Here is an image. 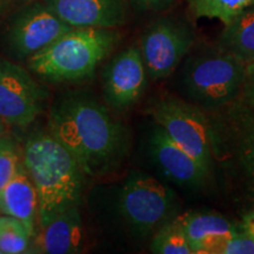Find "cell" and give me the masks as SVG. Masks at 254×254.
Instances as JSON below:
<instances>
[{
    "label": "cell",
    "instance_id": "17",
    "mask_svg": "<svg viewBox=\"0 0 254 254\" xmlns=\"http://www.w3.org/2000/svg\"><path fill=\"white\" fill-rule=\"evenodd\" d=\"M187 2L195 18L218 19L224 25L254 5V0H187Z\"/></svg>",
    "mask_w": 254,
    "mask_h": 254
},
{
    "label": "cell",
    "instance_id": "4",
    "mask_svg": "<svg viewBox=\"0 0 254 254\" xmlns=\"http://www.w3.org/2000/svg\"><path fill=\"white\" fill-rule=\"evenodd\" d=\"M246 64L219 49L187 60L183 84L190 99L206 107H218L243 88Z\"/></svg>",
    "mask_w": 254,
    "mask_h": 254
},
{
    "label": "cell",
    "instance_id": "22",
    "mask_svg": "<svg viewBox=\"0 0 254 254\" xmlns=\"http://www.w3.org/2000/svg\"><path fill=\"white\" fill-rule=\"evenodd\" d=\"M241 164L245 167L249 184L251 189H252V192L254 193V128L251 129L243 142Z\"/></svg>",
    "mask_w": 254,
    "mask_h": 254
},
{
    "label": "cell",
    "instance_id": "14",
    "mask_svg": "<svg viewBox=\"0 0 254 254\" xmlns=\"http://www.w3.org/2000/svg\"><path fill=\"white\" fill-rule=\"evenodd\" d=\"M84 226L79 207L63 212L46 226L37 239L38 253L74 254L84 250Z\"/></svg>",
    "mask_w": 254,
    "mask_h": 254
},
{
    "label": "cell",
    "instance_id": "21",
    "mask_svg": "<svg viewBox=\"0 0 254 254\" xmlns=\"http://www.w3.org/2000/svg\"><path fill=\"white\" fill-rule=\"evenodd\" d=\"M219 254H254V238L245 232H236L225 241Z\"/></svg>",
    "mask_w": 254,
    "mask_h": 254
},
{
    "label": "cell",
    "instance_id": "7",
    "mask_svg": "<svg viewBox=\"0 0 254 254\" xmlns=\"http://www.w3.org/2000/svg\"><path fill=\"white\" fill-rule=\"evenodd\" d=\"M46 88L26 69L0 58V120L6 125L27 127L43 112Z\"/></svg>",
    "mask_w": 254,
    "mask_h": 254
},
{
    "label": "cell",
    "instance_id": "11",
    "mask_svg": "<svg viewBox=\"0 0 254 254\" xmlns=\"http://www.w3.org/2000/svg\"><path fill=\"white\" fill-rule=\"evenodd\" d=\"M128 0H45L72 27L114 28L126 21Z\"/></svg>",
    "mask_w": 254,
    "mask_h": 254
},
{
    "label": "cell",
    "instance_id": "12",
    "mask_svg": "<svg viewBox=\"0 0 254 254\" xmlns=\"http://www.w3.org/2000/svg\"><path fill=\"white\" fill-rule=\"evenodd\" d=\"M150 151L165 176L178 185L198 186L207 177L208 171L176 144L158 125L151 134Z\"/></svg>",
    "mask_w": 254,
    "mask_h": 254
},
{
    "label": "cell",
    "instance_id": "16",
    "mask_svg": "<svg viewBox=\"0 0 254 254\" xmlns=\"http://www.w3.org/2000/svg\"><path fill=\"white\" fill-rule=\"evenodd\" d=\"M219 49L243 63L254 60V5L246 8L225 25Z\"/></svg>",
    "mask_w": 254,
    "mask_h": 254
},
{
    "label": "cell",
    "instance_id": "26",
    "mask_svg": "<svg viewBox=\"0 0 254 254\" xmlns=\"http://www.w3.org/2000/svg\"><path fill=\"white\" fill-rule=\"evenodd\" d=\"M5 138H6V133H5V128H4V123L0 120V142L4 140Z\"/></svg>",
    "mask_w": 254,
    "mask_h": 254
},
{
    "label": "cell",
    "instance_id": "1",
    "mask_svg": "<svg viewBox=\"0 0 254 254\" xmlns=\"http://www.w3.org/2000/svg\"><path fill=\"white\" fill-rule=\"evenodd\" d=\"M49 132L74 157L86 177L112 172L127 151L124 126L84 93L64 94L55 101Z\"/></svg>",
    "mask_w": 254,
    "mask_h": 254
},
{
    "label": "cell",
    "instance_id": "3",
    "mask_svg": "<svg viewBox=\"0 0 254 254\" xmlns=\"http://www.w3.org/2000/svg\"><path fill=\"white\" fill-rule=\"evenodd\" d=\"M118 43L112 28L73 27L51 45L28 58L30 68L53 82L84 80Z\"/></svg>",
    "mask_w": 254,
    "mask_h": 254
},
{
    "label": "cell",
    "instance_id": "8",
    "mask_svg": "<svg viewBox=\"0 0 254 254\" xmlns=\"http://www.w3.org/2000/svg\"><path fill=\"white\" fill-rule=\"evenodd\" d=\"M193 45V34L185 24L170 18L158 19L145 31L140 53L152 79L172 74Z\"/></svg>",
    "mask_w": 254,
    "mask_h": 254
},
{
    "label": "cell",
    "instance_id": "23",
    "mask_svg": "<svg viewBox=\"0 0 254 254\" xmlns=\"http://www.w3.org/2000/svg\"><path fill=\"white\" fill-rule=\"evenodd\" d=\"M245 99L251 106L254 107V60L246 64L245 79H244L243 88Z\"/></svg>",
    "mask_w": 254,
    "mask_h": 254
},
{
    "label": "cell",
    "instance_id": "5",
    "mask_svg": "<svg viewBox=\"0 0 254 254\" xmlns=\"http://www.w3.org/2000/svg\"><path fill=\"white\" fill-rule=\"evenodd\" d=\"M174 206L172 190L145 173L132 172L119 193L120 214L140 234L151 233L170 221Z\"/></svg>",
    "mask_w": 254,
    "mask_h": 254
},
{
    "label": "cell",
    "instance_id": "6",
    "mask_svg": "<svg viewBox=\"0 0 254 254\" xmlns=\"http://www.w3.org/2000/svg\"><path fill=\"white\" fill-rule=\"evenodd\" d=\"M148 112L172 140L209 171L212 165V134L205 117L194 107L174 98H159Z\"/></svg>",
    "mask_w": 254,
    "mask_h": 254
},
{
    "label": "cell",
    "instance_id": "13",
    "mask_svg": "<svg viewBox=\"0 0 254 254\" xmlns=\"http://www.w3.org/2000/svg\"><path fill=\"white\" fill-rule=\"evenodd\" d=\"M194 254H219L221 246L236 233L227 219L217 214L185 213L176 218Z\"/></svg>",
    "mask_w": 254,
    "mask_h": 254
},
{
    "label": "cell",
    "instance_id": "10",
    "mask_svg": "<svg viewBox=\"0 0 254 254\" xmlns=\"http://www.w3.org/2000/svg\"><path fill=\"white\" fill-rule=\"evenodd\" d=\"M146 74L138 47L129 46L114 57L104 74V93L110 106L118 111L133 106L145 90Z\"/></svg>",
    "mask_w": 254,
    "mask_h": 254
},
{
    "label": "cell",
    "instance_id": "28",
    "mask_svg": "<svg viewBox=\"0 0 254 254\" xmlns=\"http://www.w3.org/2000/svg\"><path fill=\"white\" fill-rule=\"evenodd\" d=\"M0 254H2V253H1V251H0Z\"/></svg>",
    "mask_w": 254,
    "mask_h": 254
},
{
    "label": "cell",
    "instance_id": "20",
    "mask_svg": "<svg viewBox=\"0 0 254 254\" xmlns=\"http://www.w3.org/2000/svg\"><path fill=\"white\" fill-rule=\"evenodd\" d=\"M20 164L17 148L6 136L0 142V190L15 176Z\"/></svg>",
    "mask_w": 254,
    "mask_h": 254
},
{
    "label": "cell",
    "instance_id": "19",
    "mask_svg": "<svg viewBox=\"0 0 254 254\" xmlns=\"http://www.w3.org/2000/svg\"><path fill=\"white\" fill-rule=\"evenodd\" d=\"M151 251L155 254H194L185 232L176 219L158 228L152 239Z\"/></svg>",
    "mask_w": 254,
    "mask_h": 254
},
{
    "label": "cell",
    "instance_id": "27",
    "mask_svg": "<svg viewBox=\"0 0 254 254\" xmlns=\"http://www.w3.org/2000/svg\"><path fill=\"white\" fill-rule=\"evenodd\" d=\"M26 1H32V0H26Z\"/></svg>",
    "mask_w": 254,
    "mask_h": 254
},
{
    "label": "cell",
    "instance_id": "15",
    "mask_svg": "<svg viewBox=\"0 0 254 254\" xmlns=\"http://www.w3.org/2000/svg\"><path fill=\"white\" fill-rule=\"evenodd\" d=\"M0 213L23 221L34 233L39 213V196L23 161L15 176L0 190Z\"/></svg>",
    "mask_w": 254,
    "mask_h": 254
},
{
    "label": "cell",
    "instance_id": "9",
    "mask_svg": "<svg viewBox=\"0 0 254 254\" xmlns=\"http://www.w3.org/2000/svg\"><path fill=\"white\" fill-rule=\"evenodd\" d=\"M72 28L46 4L34 2L14 15L6 40L17 58H30Z\"/></svg>",
    "mask_w": 254,
    "mask_h": 254
},
{
    "label": "cell",
    "instance_id": "2",
    "mask_svg": "<svg viewBox=\"0 0 254 254\" xmlns=\"http://www.w3.org/2000/svg\"><path fill=\"white\" fill-rule=\"evenodd\" d=\"M23 164L39 196L40 227L63 212L79 207L86 174L50 132H38L28 138Z\"/></svg>",
    "mask_w": 254,
    "mask_h": 254
},
{
    "label": "cell",
    "instance_id": "18",
    "mask_svg": "<svg viewBox=\"0 0 254 254\" xmlns=\"http://www.w3.org/2000/svg\"><path fill=\"white\" fill-rule=\"evenodd\" d=\"M32 233L23 221L13 217H0V251L2 254H23L31 252Z\"/></svg>",
    "mask_w": 254,
    "mask_h": 254
},
{
    "label": "cell",
    "instance_id": "25",
    "mask_svg": "<svg viewBox=\"0 0 254 254\" xmlns=\"http://www.w3.org/2000/svg\"><path fill=\"white\" fill-rule=\"evenodd\" d=\"M243 228L245 233L254 238V211L245 215L243 220Z\"/></svg>",
    "mask_w": 254,
    "mask_h": 254
},
{
    "label": "cell",
    "instance_id": "24",
    "mask_svg": "<svg viewBox=\"0 0 254 254\" xmlns=\"http://www.w3.org/2000/svg\"><path fill=\"white\" fill-rule=\"evenodd\" d=\"M139 11H161L172 5L174 0H128Z\"/></svg>",
    "mask_w": 254,
    "mask_h": 254
}]
</instances>
